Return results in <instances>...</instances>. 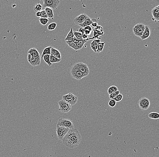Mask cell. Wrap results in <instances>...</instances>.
<instances>
[{
  "mask_svg": "<svg viewBox=\"0 0 159 157\" xmlns=\"http://www.w3.org/2000/svg\"><path fill=\"white\" fill-rule=\"evenodd\" d=\"M116 103L117 102L115 100H114L113 99H111L109 102V107H114L115 106Z\"/></svg>",
  "mask_w": 159,
  "mask_h": 157,
  "instance_id": "35",
  "label": "cell"
},
{
  "mask_svg": "<svg viewBox=\"0 0 159 157\" xmlns=\"http://www.w3.org/2000/svg\"><path fill=\"white\" fill-rule=\"evenodd\" d=\"M39 21L41 25H47L49 22V20L47 18H40L39 19Z\"/></svg>",
  "mask_w": 159,
  "mask_h": 157,
  "instance_id": "31",
  "label": "cell"
},
{
  "mask_svg": "<svg viewBox=\"0 0 159 157\" xmlns=\"http://www.w3.org/2000/svg\"><path fill=\"white\" fill-rule=\"evenodd\" d=\"M69 130V129L65 128L63 126H56V135L58 138L60 140H63V138H64Z\"/></svg>",
  "mask_w": 159,
  "mask_h": 157,
  "instance_id": "10",
  "label": "cell"
},
{
  "mask_svg": "<svg viewBox=\"0 0 159 157\" xmlns=\"http://www.w3.org/2000/svg\"><path fill=\"white\" fill-rule=\"evenodd\" d=\"M50 61L51 63L52 64H53L54 63H59L61 61V59H58L56 58L55 57L53 56L52 55H50Z\"/></svg>",
  "mask_w": 159,
  "mask_h": 157,
  "instance_id": "30",
  "label": "cell"
},
{
  "mask_svg": "<svg viewBox=\"0 0 159 157\" xmlns=\"http://www.w3.org/2000/svg\"><path fill=\"white\" fill-rule=\"evenodd\" d=\"M87 17L88 16L86 14L82 13L74 19V22L76 25L80 26L84 22V20H86Z\"/></svg>",
  "mask_w": 159,
  "mask_h": 157,
  "instance_id": "12",
  "label": "cell"
},
{
  "mask_svg": "<svg viewBox=\"0 0 159 157\" xmlns=\"http://www.w3.org/2000/svg\"><path fill=\"white\" fill-rule=\"evenodd\" d=\"M104 34V32H101L99 30H97L96 29H94V33H93V37L92 38H91V39H98L100 36L102 35L103 36Z\"/></svg>",
  "mask_w": 159,
  "mask_h": 157,
  "instance_id": "20",
  "label": "cell"
},
{
  "mask_svg": "<svg viewBox=\"0 0 159 157\" xmlns=\"http://www.w3.org/2000/svg\"><path fill=\"white\" fill-rule=\"evenodd\" d=\"M90 39H91V38H89L88 39H80V40L79 41V42H78V43L77 44V45L78 46V48L79 49V50L81 49L83 47L84 44L87 42L88 41L90 40Z\"/></svg>",
  "mask_w": 159,
  "mask_h": 157,
  "instance_id": "21",
  "label": "cell"
},
{
  "mask_svg": "<svg viewBox=\"0 0 159 157\" xmlns=\"http://www.w3.org/2000/svg\"><path fill=\"white\" fill-rule=\"evenodd\" d=\"M52 46L46 47L44 49L41 54V58H43V57L45 55H51V49Z\"/></svg>",
  "mask_w": 159,
  "mask_h": 157,
  "instance_id": "22",
  "label": "cell"
},
{
  "mask_svg": "<svg viewBox=\"0 0 159 157\" xmlns=\"http://www.w3.org/2000/svg\"><path fill=\"white\" fill-rule=\"evenodd\" d=\"M27 60H28V63L30 64L31 62V55L29 53H28V55H27Z\"/></svg>",
  "mask_w": 159,
  "mask_h": 157,
  "instance_id": "38",
  "label": "cell"
},
{
  "mask_svg": "<svg viewBox=\"0 0 159 157\" xmlns=\"http://www.w3.org/2000/svg\"><path fill=\"white\" fill-rule=\"evenodd\" d=\"M150 29L148 25H145V29L140 38L141 40H144L150 37Z\"/></svg>",
  "mask_w": 159,
  "mask_h": 157,
  "instance_id": "13",
  "label": "cell"
},
{
  "mask_svg": "<svg viewBox=\"0 0 159 157\" xmlns=\"http://www.w3.org/2000/svg\"><path fill=\"white\" fill-rule=\"evenodd\" d=\"M73 34L75 36V37L78 39H81L82 38V35L81 33H79L78 32L73 31Z\"/></svg>",
  "mask_w": 159,
  "mask_h": 157,
  "instance_id": "34",
  "label": "cell"
},
{
  "mask_svg": "<svg viewBox=\"0 0 159 157\" xmlns=\"http://www.w3.org/2000/svg\"><path fill=\"white\" fill-rule=\"evenodd\" d=\"M123 98V95L122 94H119L116 98H113V99L117 102H119L122 100Z\"/></svg>",
  "mask_w": 159,
  "mask_h": 157,
  "instance_id": "33",
  "label": "cell"
},
{
  "mask_svg": "<svg viewBox=\"0 0 159 157\" xmlns=\"http://www.w3.org/2000/svg\"><path fill=\"white\" fill-rule=\"evenodd\" d=\"M138 104L140 110H145L149 109L150 103V100L147 98L143 97L139 100Z\"/></svg>",
  "mask_w": 159,
  "mask_h": 157,
  "instance_id": "9",
  "label": "cell"
},
{
  "mask_svg": "<svg viewBox=\"0 0 159 157\" xmlns=\"http://www.w3.org/2000/svg\"><path fill=\"white\" fill-rule=\"evenodd\" d=\"M66 43L68 45L69 47L72 48L73 49H74L75 50L77 51L79 50V49L78 48V46L76 44H75L73 41L71 42H68L66 41Z\"/></svg>",
  "mask_w": 159,
  "mask_h": 157,
  "instance_id": "23",
  "label": "cell"
},
{
  "mask_svg": "<svg viewBox=\"0 0 159 157\" xmlns=\"http://www.w3.org/2000/svg\"><path fill=\"white\" fill-rule=\"evenodd\" d=\"M93 22V19H91V18L88 16L87 18L84 20V22H83L81 25H80V26H81L82 28H84V27H85L86 26L91 25Z\"/></svg>",
  "mask_w": 159,
  "mask_h": 157,
  "instance_id": "17",
  "label": "cell"
},
{
  "mask_svg": "<svg viewBox=\"0 0 159 157\" xmlns=\"http://www.w3.org/2000/svg\"><path fill=\"white\" fill-rule=\"evenodd\" d=\"M91 25L93 26V27H94V28H95V27H96L97 26H98V23H97V21H93V23H92V24H91Z\"/></svg>",
  "mask_w": 159,
  "mask_h": 157,
  "instance_id": "41",
  "label": "cell"
},
{
  "mask_svg": "<svg viewBox=\"0 0 159 157\" xmlns=\"http://www.w3.org/2000/svg\"><path fill=\"white\" fill-rule=\"evenodd\" d=\"M50 55H45L43 58L44 62L49 66H52V64L50 62Z\"/></svg>",
  "mask_w": 159,
  "mask_h": 157,
  "instance_id": "27",
  "label": "cell"
},
{
  "mask_svg": "<svg viewBox=\"0 0 159 157\" xmlns=\"http://www.w3.org/2000/svg\"><path fill=\"white\" fill-rule=\"evenodd\" d=\"M118 88L115 86H112L111 87H110L109 88H108V93L110 95L112 94V93L115 92V91H118Z\"/></svg>",
  "mask_w": 159,
  "mask_h": 157,
  "instance_id": "25",
  "label": "cell"
},
{
  "mask_svg": "<svg viewBox=\"0 0 159 157\" xmlns=\"http://www.w3.org/2000/svg\"><path fill=\"white\" fill-rule=\"evenodd\" d=\"M84 29H86V30H89L90 31L92 32V30H93V29L92 28V27H91V26H86L84 28Z\"/></svg>",
  "mask_w": 159,
  "mask_h": 157,
  "instance_id": "39",
  "label": "cell"
},
{
  "mask_svg": "<svg viewBox=\"0 0 159 157\" xmlns=\"http://www.w3.org/2000/svg\"><path fill=\"white\" fill-rule=\"evenodd\" d=\"M56 25H57V24H56V23H55V22L51 23L47 26V29L48 30H51V31L53 30L56 29Z\"/></svg>",
  "mask_w": 159,
  "mask_h": 157,
  "instance_id": "29",
  "label": "cell"
},
{
  "mask_svg": "<svg viewBox=\"0 0 159 157\" xmlns=\"http://www.w3.org/2000/svg\"><path fill=\"white\" fill-rule=\"evenodd\" d=\"M62 100L67 102L72 107L73 106H74L75 104L77 103L78 98L76 96L73 94L72 93L70 92L67 94L63 96Z\"/></svg>",
  "mask_w": 159,
  "mask_h": 157,
  "instance_id": "3",
  "label": "cell"
},
{
  "mask_svg": "<svg viewBox=\"0 0 159 157\" xmlns=\"http://www.w3.org/2000/svg\"><path fill=\"white\" fill-rule=\"evenodd\" d=\"M101 39H93V40L91 43V49L94 51L95 53H97L98 50V44L100 42Z\"/></svg>",
  "mask_w": 159,
  "mask_h": 157,
  "instance_id": "15",
  "label": "cell"
},
{
  "mask_svg": "<svg viewBox=\"0 0 159 157\" xmlns=\"http://www.w3.org/2000/svg\"><path fill=\"white\" fill-rule=\"evenodd\" d=\"M51 55L55 57L56 58L61 59L62 56L61 53L59 51L56 49L52 47L51 49Z\"/></svg>",
  "mask_w": 159,
  "mask_h": 157,
  "instance_id": "16",
  "label": "cell"
},
{
  "mask_svg": "<svg viewBox=\"0 0 159 157\" xmlns=\"http://www.w3.org/2000/svg\"><path fill=\"white\" fill-rule=\"evenodd\" d=\"M145 29V25L142 23H139L134 25L132 28V31L135 35L140 38L143 33Z\"/></svg>",
  "mask_w": 159,
  "mask_h": 157,
  "instance_id": "5",
  "label": "cell"
},
{
  "mask_svg": "<svg viewBox=\"0 0 159 157\" xmlns=\"http://www.w3.org/2000/svg\"><path fill=\"white\" fill-rule=\"evenodd\" d=\"M47 13V16L48 18L53 20L54 18V13H53V10L52 9L49 7H46L44 10Z\"/></svg>",
  "mask_w": 159,
  "mask_h": 157,
  "instance_id": "19",
  "label": "cell"
},
{
  "mask_svg": "<svg viewBox=\"0 0 159 157\" xmlns=\"http://www.w3.org/2000/svg\"><path fill=\"white\" fill-rule=\"evenodd\" d=\"M71 74L72 78L78 80H81V79L85 77L83 73H81L78 69L76 63L72 67L71 70Z\"/></svg>",
  "mask_w": 159,
  "mask_h": 157,
  "instance_id": "6",
  "label": "cell"
},
{
  "mask_svg": "<svg viewBox=\"0 0 159 157\" xmlns=\"http://www.w3.org/2000/svg\"><path fill=\"white\" fill-rule=\"evenodd\" d=\"M75 37V36L73 34V31L72 28L71 29L70 31L69 32L68 35H67L65 39V41H68V42H71V41H73L74 38Z\"/></svg>",
  "mask_w": 159,
  "mask_h": 157,
  "instance_id": "18",
  "label": "cell"
},
{
  "mask_svg": "<svg viewBox=\"0 0 159 157\" xmlns=\"http://www.w3.org/2000/svg\"><path fill=\"white\" fill-rule=\"evenodd\" d=\"M78 32L81 33V34H83L84 33V28H81L78 29Z\"/></svg>",
  "mask_w": 159,
  "mask_h": 157,
  "instance_id": "40",
  "label": "cell"
},
{
  "mask_svg": "<svg viewBox=\"0 0 159 157\" xmlns=\"http://www.w3.org/2000/svg\"><path fill=\"white\" fill-rule=\"evenodd\" d=\"M76 64L78 69L81 73H83L85 77L89 75L90 72V69H89L87 65L81 62L76 63Z\"/></svg>",
  "mask_w": 159,
  "mask_h": 157,
  "instance_id": "11",
  "label": "cell"
},
{
  "mask_svg": "<svg viewBox=\"0 0 159 157\" xmlns=\"http://www.w3.org/2000/svg\"><path fill=\"white\" fill-rule=\"evenodd\" d=\"M82 38L83 39H89V35H86L85 33H83V34H82Z\"/></svg>",
  "mask_w": 159,
  "mask_h": 157,
  "instance_id": "37",
  "label": "cell"
},
{
  "mask_svg": "<svg viewBox=\"0 0 159 157\" xmlns=\"http://www.w3.org/2000/svg\"><path fill=\"white\" fill-rule=\"evenodd\" d=\"M43 2L44 7H49L53 10L56 9L60 3L59 0H43Z\"/></svg>",
  "mask_w": 159,
  "mask_h": 157,
  "instance_id": "7",
  "label": "cell"
},
{
  "mask_svg": "<svg viewBox=\"0 0 159 157\" xmlns=\"http://www.w3.org/2000/svg\"><path fill=\"white\" fill-rule=\"evenodd\" d=\"M36 16L38 17H41V11H38V12L36 13Z\"/></svg>",
  "mask_w": 159,
  "mask_h": 157,
  "instance_id": "42",
  "label": "cell"
},
{
  "mask_svg": "<svg viewBox=\"0 0 159 157\" xmlns=\"http://www.w3.org/2000/svg\"><path fill=\"white\" fill-rule=\"evenodd\" d=\"M63 143L66 146L70 148L77 147L81 141V136L78 129L75 128L69 130L63 138Z\"/></svg>",
  "mask_w": 159,
  "mask_h": 157,
  "instance_id": "1",
  "label": "cell"
},
{
  "mask_svg": "<svg viewBox=\"0 0 159 157\" xmlns=\"http://www.w3.org/2000/svg\"><path fill=\"white\" fill-rule=\"evenodd\" d=\"M56 126H63L69 129L74 128L73 123L70 119L63 118L58 119Z\"/></svg>",
  "mask_w": 159,
  "mask_h": 157,
  "instance_id": "4",
  "label": "cell"
},
{
  "mask_svg": "<svg viewBox=\"0 0 159 157\" xmlns=\"http://www.w3.org/2000/svg\"><path fill=\"white\" fill-rule=\"evenodd\" d=\"M152 15L153 16L152 20L156 22H159V9L157 7L153 8L151 10Z\"/></svg>",
  "mask_w": 159,
  "mask_h": 157,
  "instance_id": "14",
  "label": "cell"
},
{
  "mask_svg": "<svg viewBox=\"0 0 159 157\" xmlns=\"http://www.w3.org/2000/svg\"><path fill=\"white\" fill-rule=\"evenodd\" d=\"M41 16L40 18H48L47 13L44 10H42L41 11Z\"/></svg>",
  "mask_w": 159,
  "mask_h": 157,
  "instance_id": "36",
  "label": "cell"
},
{
  "mask_svg": "<svg viewBox=\"0 0 159 157\" xmlns=\"http://www.w3.org/2000/svg\"><path fill=\"white\" fill-rule=\"evenodd\" d=\"M28 53H29L31 56V62L30 64L32 66H37L40 64V56L35 48H33L30 49L28 51Z\"/></svg>",
  "mask_w": 159,
  "mask_h": 157,
  "instance_id": "2",
  "label": "cell"
},
{
  "mask_svg": "<svg viewBox=\"0 0 159 157\" xmlns=\"http://www.w3.org/2000/svg\"><path fill=\"white\" fill-rule=\"evenodd\" d=\"M58 104L59 107L58 109L59 111L63 113H68L72 109V106L63 100L59 101L58 102Z\"/></svg>",
  "mask_w": 159,
  "mask_h": 157,
  "instance_id": "8",
  "label": "cell"
},
{
  "mask_svg": "<svg viewBox=\"0 0 159 157\" xmlns=\"http://www.w3.org/2000/svg\"><path fill=\"white\" fill-rule=\"evenodd\" d=\"M148 117L151 119H159V113L157 112H151L148 114Z\"/></svg>",
  "mask_w": 159,
  "mask_h": 157,
  "instance_id": "24",
  "label": "cell"
},
{
  "mask_svg": "<svg viewBox=\"0 0 159 157\" xmlns=\"http://www.w3.org/2000/svg\"><path fill=\"white\" fill-rule=\"evenodd\" d=\"M156 7H157L158 8H159V5H158V6H156Z\"/></svg>",
  "mask_w": 159,
  "mask_h": 157,
  "instance_id": "43",
  "label": "cell"
},
{
  "mask_svg": "<svg viewBox=\"0 0 159 157\" xmlns=\"http://www.w3.org/2000/svg\"><path fill=\"white\" fill-rule=\"evenodd\" d=\"M105 44V42H100L98 45V50L97 51V53H100L102 52L104 48V44Z\"/></svg>",
  "mask_w": 159,
  "mask_h": 157,
  "instance_id": "26",
  "label": "cell"
},
{
  "mask_svg": "<svg viewBox=\"0 0 159 157\" xmlns=\"http://www.w3.org/2000/svg\"><path fill=\"white\" fill-rule=\"evenodd\" d=\"M119 94H120V91L118 90L117 91H115L113 93H112L111 94L109 95V99H113V98H116Z\"/></svg>",
  "mask_w": 159,
  "mask_h": 157,
  "instance_id": "32",
  "label": "cell"
},
{
  "mask_svg": "<svg viewBox=\"0 0 159 157\" xmlns=\"http://www.w3.org/2000/svg\"><path fill=\"white\" fill-rule=\"evenodd\" d=\"M42 8H43V6L41 5L40 4L37 3L34 6V10L36 13L38 11H41L42 10Z\"/></svg>",
  "mask_w": 159,
  "mask_h": 157,
  "instance_id": "28",
  "label": "cell"
}]
</instances>
